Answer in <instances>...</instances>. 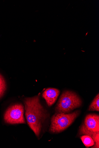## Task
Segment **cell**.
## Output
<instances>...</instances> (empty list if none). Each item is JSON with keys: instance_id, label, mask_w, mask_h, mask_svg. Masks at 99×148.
Wrapping results in <instances>:
<instances>
[{"instance_id": "cell-10", "label": "cell", "mask_w": 99, "mask_h": 148, "mask_svg": "<svg viewBox=\"0 0 99 148\" xmlns=\"http://www.w3.org/2000/svg\"><path fill=\"white\" fill-rule=\"evenodd\" d=\"M0 89L6 90V84L3 76L0 74Z\"/></svg>"}, {"instance_id": "cell-6", "label": "cell", "mask_w": 99, "mask_h": 148, "mask_svg": "<svg viewBox=\"0 0 99 148\" xmlns=\"http://www.w3.org/2000/svg\"><path fill=\"white\" fill-rule=\"evenodd\" d=\"M60 94V91L58 89L48 88L42 94V97L45 100L48 106H51L57 100Z\"/></svg>"}, {"instance_id": "cell-9", "label": "cell", "mask_w": 99, "mask_h": 148, "mask_svg": "<svg viewBox=\"0 0 99 148\" xmlns=\"http://www.w3.org/2000/svg\"><path fill=\"white\" fill-rule=\"evenodd\" d=\"M80 138L85 146L87 148L93 146L95 145L94 141L92 139L90 136L84 135L81 136Z\"/></svg>"}, {"instance_id": "cell-4", "label": "cell", "mask_w": 99, "mask_h": 148, "mask_svg": "<svg viewBox=\"0 0 99 148\" xmlns=\"http://www.w3.org/2000/svg\"><path fill=\"white\" fill-rule=\"evenodd\" d=\"M25 108L21 103H17L9 107L4 115L5 122L10 124H25L24 116Z\"/></svg>"}, {"instance_id": "cell-7", "label": "cell", "mask_w": 99, "mask_h": 148, "mask_svg": "<svg viewBox=\"0 0 99 148\" xmlns=\"http://www.w3.org/2000/svg\"><path fill=\"white\" fill-rule=\"evenodd\" d=\"M79 134L80 135L89 136L92 139L95 145L92 148H99V132H94L89 131L82 125L80 129Z\"/></svg>"}, {"instance_id": "cell-1", "label": "cell", "mask_w": 99, "mask_h": 148, "mask_svg": "<svg viewBox=\"0 0 99 148\" xmlns=\"http://www.w3.org/2000/svg\"><path fill=\"white\" fill-rule=\"evenodd\" d=\"M39 94L24 100L27 123L35 135L39 137L42 125L48 117L47 112L40 102Z\"/></svg>"}, {"instance_id": "cell-11", "label": "cell", "mask_w": 99, "mask_h": 148, "mask_svg": "<svg viewBox=\"0 0 99 148\" xmlns=\"http://www.w3.org/2000/svg\"><path fill=\"white\" fill-rule=\"evenodd\" d=\"M6 90H5L0 89V99L3 96Z\"/></svg>"}, {"instance_id": "cell-3", "label": "cell", "mask_w": 99, "mask_h": 148, "mask_svg": "<svg viewBox=\"0 0 99 148\" xmlns=\"http://www.w3.org/2000/svg\"><path fill=\"white\" fill-rule=\"evenodd\" d=\"M79 114L78 111L66 114L56 113L52 117L49 131L53 133H59L66 129L74 121Z\"/></svg>"}, {"instance_id": "cell-5", "label": "cell", "mask_w": 99, "mask_h": 148, "mask_svg": "<svg viewBox=\"0 0 99 148\" xmlns=\"http://www.w3.org/2000/svg\"><path fill=\"white\" fill-rule=\"evenodd\" d=\"M88 130L94 132H99V116L95 114L88 115L82 124Z\"/></svg>"}, {"instance_id": "cell-2", "label": "cell", "mask_w": 99, "mask_h": 148, "mask_svg": "<svg viewBox=\"0 0 99 148\" xmlns=\"http://www.w3.org/2000/svg\"><path fill=\"white\" fill-rule=\"evenodd\" d=\"M82 101L77 94L73 92L66 91L61 96L55 108L57 113H68L80 107Z\"/></svg>"}, {"instance_id": "cell-8", "label": "cell", "mask_w": 99, "mask_h": 148, "mask_svg": "<svg viewBox=\"0 0 99 148\" xmlns=\"http://www.w3.org/2000/svg\"><path fill=\"white\" fill-rule=\"evenodd\" d=\"M90 111H99V94L98 93L90 105L89 109Z\"/></svg>"}, {"instance_id": "cell-12", "label": "cell", "mask_w": 99, "mask_h": 148, "mask_svg": "<svg viewBox=\"0 0 99 148\" xmlns=\"http://www.w3.org/2000/svg\"><path fill=\"white\" fill-rule=\"evenodd\" d=\"M88 33H89V32H87L86 33V36L87 35V34H88Z\"/></svg>"}]
</instances>
